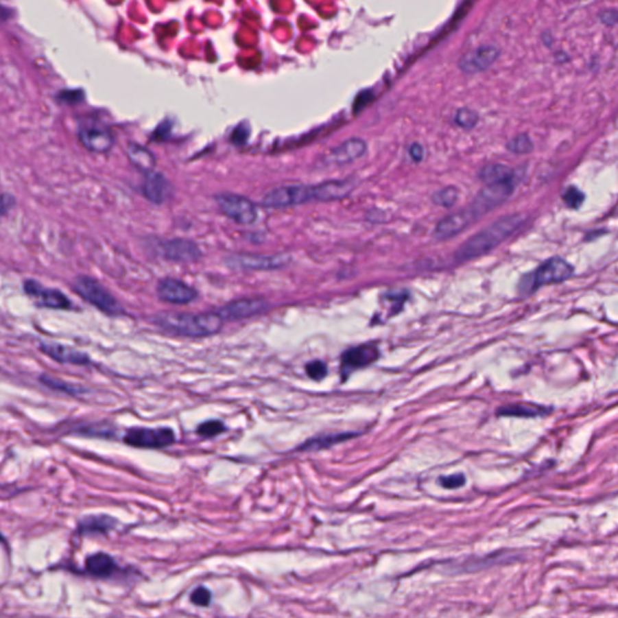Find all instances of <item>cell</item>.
<instances>
[{"label": "cell", "instance_id": "6da1fadb", "mask_svg": "<svg viewBox=\"0 0 618 618\" xmlns=\"http://www.w3.org/2000/svg\"><path fill=\"white\" fill-rule=\"evenodd\" d=\"M525 222V216L522 213H514L501 216L492 225L483 228L475 236L459 246L454 252V259L457 263L470 261L473 259L487 255L495 248H498L508 237L521 228Z\"/></svg>", "mask_w": 618, "mask_h": 618}, {"label": "cell", "instance_id": "7a4b0ae2", "mask_svg": "<svg viewBox=\"0 0 618 618\" xmlns=\"http://www.w3.org/2000/svg\"><path fill=\"white\" fill-rule=\"evenodd\" d=\"M157 326L166 331L187 337H206L220 331L224 320L216 313L187 314V313H158L152 318Z\"/></svg>", "mask_w": 618, "mask_h": 618}, {"label": "cell", "instance_id": "3957f363", "mask_svg": "<svg viewBox=\"0 0 618 618\" xmlns=\"http://www.w3.org/2000/svg\"><path fill=\"white\" fill-rule=\"evenodd\" d=\"M573 274V267L567 260L554 257L543 262L533 273L523 276L518 284V290L523 295H530L543 285L565 282Z\"/></svg>", "mask_w": 618, "mask_h": 618}, {"label": "cell", "instance_id": "277c9868", "mask_svg": "<svg viewBox=\"0 0 618 618\" xmlns=\"http://www.w3.org/2000/svg\"><path fill=\"white\" fill-rule=\"evenodd\" d=\"M71 289L84 301L90 303L91 306L96 307L98 311L106 316H121L125 313L120 302L112 296V294L104 285H102L99 281L92 276L86 274L76 276L71 282Z\"/></svg>", "mask_w": 618, "mask_h": 618}, {"label": "cell", "instance_id": "5b68a950", "mask_svg": "<svg viewBox=\"0 0 618 618\" xmlns=\"http://www.w3.org/2000/svg\"><path fill=\"white\" fill-rule=\"evenodd\" d=\"M516 181L517 179L503 181L498 184H489L478 192L471 204L466 208L473 222H476L481 216L487 214L488 211L498 208L508 201L514 191Z\"/></svg>", "mask_w": 618, "mask_h": 618}, {"label": "cell", "instance_id": "8992f818", "mask_svg": "<svg viewBox=\"0 0 618 618\" xmlns=\"http://www.w3.org/2000/svg\"><path fill=\"white\" fill-rule=\"evenodd\" d=\"M23 292L39 308L52 311H71L73 302L64 292L56 287H46L36 279L28 278L23 282Z\"/></svg>", "mask_w": 618, "mask_h": 618}, {"label": "cell", "instance_id": "52a82bcc", "mask_svg": "<svg viewBox=\"0 0 618 618\" xmlns=\"http://www.w3.org/2000/svg\"><path fill=\"white\" fill-rule=\"evenodd\" d=\"M123 441L132 447L156 449L176 442V433L169 427H132L126 432Z\"/></svg>", "mask_w": 618, "mask_h": 618}, {"label": "cell", "instance_id": "ba28073f", "mask_svg": "<svg viewBox=\"0 0 618 618\" xmlns=\"http://www.w3.org/2000/svg\"><path fill=\"white\" fill-rule=\"evenodd\" d=\"M313 200L312 187L285 185L274 187L262 197L261 206L266 208H289Z\"/></svg>", "mask_w": 618, "mask_h": 618}, {"label": "cell", "instance_id": "9c48e42d", "mask_svg": "<svg viewBox=\"0 0 618 618\" xmlns=\"http://www.w3.org/2000/svg\"><path fill=\"white\" fill-rule=\"evenodd\" d=\"M216 202L222 213L233 222L241 225H250L257 222V206L246 197L233 193H222L216 196Z\"/></svg>", "mask_w": 618, "mask_h": 618}, {"label": "cell", "instance_id": "30bf717a", "mask_svg": "<svg viewBox=\"0 0 618 618\" xmlns=\"http://www.w3.org/2000/svg\"><path fill=\"white\" fill-rule=\"evenodd\" d=\"M227 267L243 271H271L287 266L290 257L282 255H254V254H237L226 259Z\"/></svg>", "mask_w": 618, "mask_h": 618}, {"label": "cell", "instance_id": "8fae6325", "mask_svg": "<svg viewBox=\"0 0 618 618\" xmlns=\"http://www.w3.org/2000/svg\"><path fill=\"white\" fill-rule=\"evenodd\" d=\"M268 309V302L261 297L241 298L230 302L216 311L222 320H241L255 317Z\"/></svg>", "mask_w": 618, "mask_h": 618}, {"label": "cell", "instance_id": "7c38bea8", "mask_svg": "<svg viewBox=\"0 0 618 618\" xmlns=\"http://www.w3.org/2000/svg\"><path fill=\"white\" fill-rule=\"evenodd\" d=\"M379 357V349L376 344H361L357 347L350 348L343 353L341 359V376L342 381H346L354 371L359 368L370 366L377 361Z\"/></svg>", "mask_w": 618, "mask_h": 618}, {"label": "cell", "instance_id": "4fadbf2b", "mask_svg": "<svg viewBox=\"0 0 618 618\" xmlns=\"http://www.w3.org/2000/svg\"><path fill=\"white\" fill-rule=\"evenodd\" d=\"M78 138L86 150L95 154H106L115 143L111 132L101 125L81 126L78 131Z\"/></svg>", "mask_w": 618, "mask_h": 618}, {"label": "cell", "instance_id": "5bb4252c", "mask_svg": "<svg viewBox=\"0 0 618 618\" xmlns=\"http://www.w3.org/2000/svg\"><path fill=\"white\" fill-rule=\"evenodd\" d=\"M499 56L500 50L497 46H478L477 49H473L462 56L459 60V68L465 74H477L492 66Z\"/></svg>", "mask_w": 618, "mask_h": 618}, {"label": "cell", "instance_id": "9a60e30c", "mask_svg": "<svg viewBox=\"0 0 618 618\" xmlns=\"http://www.w3.org/2000/svg\"><path fill=\"white\" fill-rule=\"evenodd\" d=\"M157 295L162 301L174 305H187L196 300L197 292L176 278H165L157 285Z\"/></svg>", "mask_w": 618, "mask_h": 618}, {"label": "cell", "instance_id": "2e32d148", "mask_svg": "<svg viewBox=\"0 0 618 618\" xmlns=\"http://www.w3.org/2000/svg\"><path fill=\"white\" fill-rule=\"evenodd\" d=\"M161 252L167 260L182 263L197 261L202 257L201 250L196 243L184 238L165 241L161 246Z\"/></svg>", "mask_w": 618, "mask_h": 618}, {"label": "cell", "instance_id": "e0dca14e", "mask_svg": "<svg viewBox=\"0 0 618 618\" xmlns=\"http://www.w3.org/2000/svg\"><path fill=\"white\" fill-rule=\"evenodd\" d=\"M473 219L468 214L466 209L455 211L451 215L443 217L441 222H438V226L435 227L433 231V237L436 239L443 241V239H449L452 237H455L462 233L465 228H468L473 224Z\"/></svg>", "mask_w": 618, "mask_h": 618}, {"label": "cell", "instance_id": "ac0fdd59", "mask_svg": "<svg viewBox=\"0 0 618 618\" xmlns=\"http://www.w3.org/2000/svg\"><path fill=\"white\" fill-rule=\"evenodd\" d=\"M41 352L46 354L55 361L69 365H87L90 362V357L85 353L80 352L74 348L56 342H41Z\"/></svg>", "mask_w": 618, "mask_h": 618}, {"label": "cell", "instance_id": "d6986e66", "mask_svg": "<svg viewBox=\"0 0 618 618\" xmlns=\"http://www.w3.org/2000/svg\"><path fill=\"white\" fill-rule=\"evenodd\" d=\"M367 145L365 141L359 138H352L342 143L341 145L332 149L330 155L327 156V162L337 166L347 165L355 161L357 158L364 156L366 152Z\"/></svg>", "mask_w": 618, "mask_h": 618}, {"label": "cell", "instance_id": "ffe728a7", "mask_svg": "<svg viewBox=\"0 0 618 618\" xmlns=\"http://www.w3.org/2000/svg\"><path fill=\"white\" fill-rule=\"evenodd\" d=\"M354 189L350 180H330L312 187L313 200L320 202H331L347 197Z\"/></svg>", "mask_w": 618, "mask_h": 618}, {"label": "cell", "instance_id": "44dd1931", "mask_svg": "<svg viewBox=\"0 0 618 618\" xmlns=\"http://www.w3.org/2000/svg\"><path fill=\"white\" fill-rule=\"evenodd\" d=\"M171 185L161 173L155 171L145 173L143 182V193L149 201L155 204H161L169 196Z\"/></svg>", "mask_w": 618, "mask_h": 618}, {"label": "cell", "instance_id": "7402d4cb", "mask_svg": "<svg viewBox=\"0 0 618 618\" xmlns=\"http://www.w3.org/2000/svg\"><path fill=\"white\" fill-rule=\"evenodd\" d=\"M116 569L115 560L106 553H95L86 560V571L95 578H109Z\"/></svg>", "mask_w": 618, "mask_h": 618}, {"label": "cell", "instance_id": "603a6c76", "mask_svg": "<svg viewBox=\"0 0 618 618\" xmlns=\"http://www.w3.org/2000/svg\"><path fill=\"white\" fill-rule=\"evenodd\" d=\"M357 432H340V433H329V435H320L317 438H309L306 442L302 443L297 451H320L335 446L337 443L344 442L349 438L357 436Z\"/></svg>", "mask_w": 618, "mask_h": 618}, {"label": "cell", "instance_id": "cb8c5ba5", "mask_svg": "<svg viewBox=\"0 0 618 618\" xmlns=\"http://www.w3.org/2000/svg\"><path fill=\"white\" fill-rule=\"evenodd\" d=\"M127 156L139 171L144 173L154 171V168L156 166V158L154 156V154L144 146L136 143H131L127 147Z\"/></svg>", "mask_w": 618, "mask_h": 618}, {"label": "cell", "instance_id": "d4e9b609", "mask_svg": "<svg viewBox=\"0 0 618 618\" xmlns=\"http://www.w3.org/2000/svg\"><path fill=\"white\" fill-rule=\"evenodd\" d=\"M478 176L486 185L517 179L516 173L512 168L501 165V163H492V165L483 167Z\"/></svg>", "mask_w": 618, "mask_h": 618}, {"label": "cell", "instance_id": "484cf974", "mask_svg": "<svg viewBox=\"0 0 618 618\" xmlns=\"http://www.w3.org/2000/svg\"><path fill=\"white\" fill-rule=\"evenodd\" d=\"M552 412V408H546L543 406H529V405H508L498 408L497 416L498 417H518V418H536L540 416H546Z\"/></svg>", "mask_w": 618, "mask_h": 618}, {"label": "cell", "instance_id": "4316f807", "mask_svg": "<svg viewBox=\"0 0 618 618\" xmlns=\"http://www.w3.org/2000/svg\"><path fill=\"white\" fill-rule=\"evenodd\" d=\"M116 521L109 516H88L79 522V534H106L114 529Z\"/></svg>", "mask_w": 618, "mask_h": 618}, {"label": "cell", "instance_id": "83f0119b", "mask_svg": "<svg viewBox=\"0 0 618 618\" xmlns=\"http://www.w3.org/2000/svg\"><path fill=\"white\" fill-rule=\"evenodd\" d=\"M457 196H459V191H457V187H443L432 195V202L436 206L451 208L457 203Z\"/></svg>", "mask_w": 618, "mask_h": 618}, {"label": "cell", "instance_id": "f1b7e54d", "mask_svg": "<svg viewBox=\"0 0 618 618\" xmlns=\"http://www.w3.org/2000/svg\"><path fill=\"white\" fill-rule=\"evenodd\" d=\"M506 147H508V151H511L513 154L525 155V154H529V152L533 151L534 145L533 141L529 138L528 134H518V136H514L511 141H508Z\"/></svg>", "mask_w": 618, "mask_h": 618}, {"label": "cell", "instance_id": "f546056e", "mask_svg": "<svg viewBox=\"0 0 618 618\" xmlns=\"http://www.w3.org/2000/svg\"><path fill=\"white\" fill-rule=\"evenodd\" d=\"M478 114L473 109L468 108H462L455 112L454 121L457 126L462 127L464 130H473V127L477 125Z\"/></svg>", "mask_w": 618, "mask_h": 618}, {"label": "cell", "instance_id": "4dcf8cb0", "mask_svg": "<svg viewBox=\"0 0 618 618\" xmlns=\"http://www.w3.org/2000/svg\"><path fill=\"white\" fill-rule=\"evenodd\" d=\"M226 430V427L224 423L220 420H208V422L202 423L197 427V433L202 438H214L220 435L222 432Z\"/></svg>", "mask_w": 618, "mask_h": 618}, {"label": "cell", "instance_id": "1f68e13d", "mask_svg": "<svg viewBox=\"0 0 618 618\" xmlns=\"http://www.w3.org/2000/svg\"><path fill=\"white\" fill-rule=\"evenodd\" d=\"M563 201L571 209H578L584 202V193L578 187H568L563 193Z\"/></svg>", "mask_w": 618, "mask_h": 618}, {"label": "cell", "instance_id": "d6a6232c", "mask_svg": "<svg viewBox=\"0 0 618 618\" xmlns=\"http://www.w3.org/2000/svg\"><path fill=\"white\" fill-rule=\"evenodd\" d=\"M306 372L308 377L319 382V381H322V379L326 377V364L322 361V360H314V361L308 362L306 365Z\"/></svg>", "mask_w": 618, "mask_h": 618}, {"label": "cell", "instance_id": "836d02e7", "mask_svg": "<svg viewBox=\"0 0 618 618\" xmlns=\"http://www.w3.org/2000/svg\"><path fill=\"white\" fill-rule=\"evenodd\" d=\"M190 600H191L192 604H195L197 606L206 608V606H208L211 602V591L206 589V587H203V586L197 587V589L192 592Z\"/></svg>", "mask_w": 618, "mask_h": 618}, {"label": "cell", "instance_id": "e575fe53", "mask_svg": "<svg viewBox=\"0 0 618 618\" xmlns=\"http://www.w3.org/2000/svg\"><path fill=\"white\" fill-rule=\"evenodd\" d=\"M438 482L443 488L457 489V488L462 487L465 484L466 478H465L464 473H455V475H449V476H441V477L438 478Z\"/></svg>", "mask_w": 618, "mask_h": 618}, {"label": "cell", "instance_id": "d590c367", "mask_svg": "<svg viewBox=\"0 0 618 618\" xmlns=\"http://www.w3.org/2000/svg\"><path fill=\"white\" fill-rule=\"evenodd\" d=\"M41 382L46 384L47 387H50L51 389H56V390H63V392H79V388L76 389L75 387H73V385H69V384H67V383H63L60 379H56V378L51 377V376H41Z\"/></svg>", "mask_w": 618, "mask_h": 618}, {"label": "cell", "instance_id": "8d00e7d4", "mask_svg": "<svg viewBox=\"0 0 618 618\" xmlns=\"http://www.w3.org/2000/svg\"><path fill=\"white\" fill-rule=\"evenodd\" d=\"M16 198L9 192L0 193V216H5L16 206Z\"/></svg>", "mask_w": 618, "mask_h": 618}, {"label": "cell", "instance_id": "74e56055", "mask_svg": "<svg viewBox=\"0 0 618 618\" xmlns=\"http://www.w3.org/2000/svg\"><path fill=\"white\" fill-rule=\"evenodd\" d=\"M82 98L84 95L81 91H64L58 96V99L66 104H75L82 101Z\"/></svg>", "mask_w": 618, "mask_h": 618}, {"label": "cell", "instance_id": "f35d334b", "mask_svg": "<svg viewBox=\"0 0 618 618\" xmlns=\"http://www.w3.org/2000/svg\"><path fill=\"white\" fill-rule=\"evenodd\" d=\"M408 152H409V156L414 162L422 161L423 157H424V149L418 143H413L412 145L409 146Z\"/></svg>", "mask_w": 618, "mask_h": 618}, {"label": "cell", "instance_id": "ab89813d", "mask_svg": "<svg viewBox=\"0 0 618 618\" xmlns=\"http://www.w3.org/2000/svg\"><path fill=\"white\" fill-rule=\"evenodd\" d=\"M600 19H602L605 25H615L616 20H617V12H616V10L605 11L600 16Z\"/></svg>", "mask_w": 618, "mask_h": 618}]
</instances>
